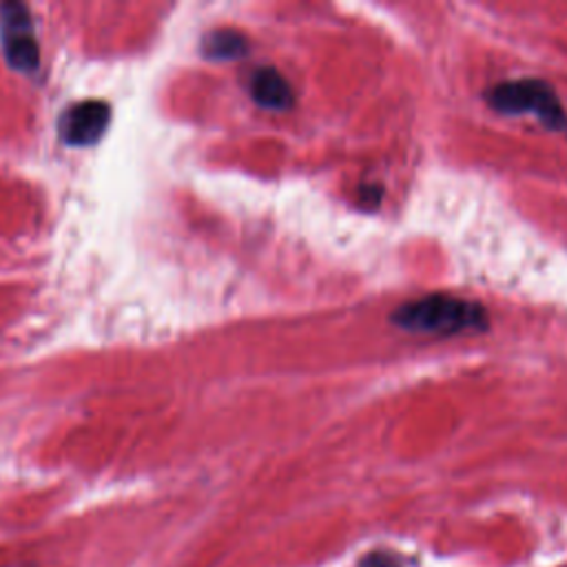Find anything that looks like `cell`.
Returning <instances> with one entry per match:
<instances>
[{"mask_svg":"<svg viewBox=\"0 0 567 567\" xmlns=\"http://www.w3.org/2000/svg\"><path fill=\"white\" fill-rule=\"evenodd\" d=\"M390 321L419 334H461L485 330L487 312L481 303L452 295H425L399 306Z\"/></svg>","mask_w":567,"mask_h":567,"instance_id":"cell-1","label":"cell"},{"mask_svg":"<svg viewBox=\"0 0 567 567\" xmlns=\"http://www.w3.org/2000/svg\"><path fill=\"white\" fill-rule=\"evenodd\" d=\"M109 124V104L104 102H80L66 109V113L60 117V137L66 144L84 146L100 140Z\"/></svg>","mask_w":567,"mask_h":567,"instance_id":"cell-4","label":"cell"},{"mask_svg":"<svg viewBox=\"0 0 567 567\" xmlns=\"http://www.w3.org/2000/svg\"><path fill=\"white\" fill-rule=\"evenodd\" d=\"M487 104L505 115H534L549 128H565L567 113L556 91L538 78H518L494 84L485 93Z\"/></svg>","mask_w":567,"mask_h":567,"instance_id":"cell-2","label":"cell"},{"mask_svg":"<svg viewBox=\"0 0 567 567\" xmlns=\"http://www.w3.org/2000/svg\"><path fill=\"white\" fill-rule=\"evenodd\" d=\"M359 567H405V560L392 551H370L361 558Z\"/></svg>","mask_w":567,"mask_h":567,"instance_id":"cell-7","label":"cell"},{"mask_svg":"<svg viewBox=\"0 0 567 567\" xmlns=\"http://www.w3.org/2000/svg\"><path fill=\"white\" fill-rule=\"evenodd\" d=\"M2 47L13 69L27 73L38 69V44L22 4H2Z\"/></svg>","mask_w":567,"mask_h":567,"instance_id":"cell-3","label":"cell"},{"mask_svg":"<svg viewBox=\"0 0 567 567\" xmlns=\"http://www.w3.org/2000/svg\"><path fill=\"white\" fill-rule=\"evenodd\" d=\"M204 53L215 60L241 58L248 51V40L235 31H213L204 38Z\"/></svg>","mask_w":567,"mask_h":567,"instance_id":"cell-6","label":"cell"},{"mask_svg":"<svg viewBox=\"0 0 567 567\" xmlns=\"http://www.w3.org/2000/svg\"><path fill=\"white\" fill-rule=\"evenodd\" d=\"M381 199V188L379 186H363L361 188V202H365L368 206H377Z\"/></svg>","mask_w":567,"mask_h":567,"instance_id":"cell-8","label":"cell"},{"mask_svg":"<svg viewBox=\"0 0 567 567\" xmlns=\"http://www.w3.org/2000/svg\"><path fill=\"white\" fill-rule=\"evenodd\" d=\"M250 97L261 106L270 111H288L295 104V91L286 75H281L272 66H261L250 75L248 84Z\"/></svg>","mask_w":567,"mask_h":567,"instance_id":"cell-5","label":"cell"}]
</instances>
